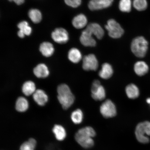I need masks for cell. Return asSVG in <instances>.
Returning a JSON list of instances; mask_svg holds the SVG:
<instances>
[{"instance_id":"6da1fadb","label":"cell","mask_w":150,"mask_h":150,"mask_svg":"<svg viewBox=\"0 0 150 150\" xmlns=\"http://www.w3.org/2000/svg\"><path fill=\"white\" fill-rule=\"evenodd\" d=\"M96 133L92 127H86L79 130L75 134V140L79 145L85 149H89L94 145L93 138Z\"/></svg>"},{"instance_id":"7a4b0ae2","label":"cell","mask_w":150,"mask_h":150,"mask_svg":"<svg viewBox=\"0 0 150 150\" xmlns=\"http://www.w3.org/2000/svg\"><path fill=\"white\" fill-rule=\"evenodd\" d=\"M57 98L64 109H67L74 103L75 98L70 88L66 84H62L58 86Z\"/></svg>"},{"instance_id":"3957f363","label":"cell","mask_w":150,"mask_h":150,"mask_svg":"<svg viewBox=\"0 0 150 150\" xmlns=\"http://www.w3.org/2000/svg\"><path fill=\"white\" fill-rule=\"evenodd\" d=\"M149 45V42L145 37L138 36L133 39L131 42V51L136 57L143 58L147 53Z\"/></svg>"},{"instance_id":"277c9868","label":"cell","mask_w":150,"mask_h":150,"mask_svg":"<svg viewBox=\"0 0 150 150\" xmlns=\"http://www.w3.org/2000/svg\"><path fill=\"white\" fill-rule=\"evenodd\" d=\"M135 134L137 140L140 143L147 144L149 142L148 136H150V122L146 121L137 125Z\"/></svg>"},{"instance_id":"5b68a950","label":"cell","mask_w":150,"mask_h":150,"mask_svg":"<svg viewBox=\"0 0 150 150\" xmlns=\"http://www.w3.org/2000/svg\"><path fill=\"white\" fill-rule=\"evenodd\" d=\"M105 28L108 31L109 35L112 38H119L124 33V31L120 25L112 19L108 21Z\"/></svg>"},{"instance_id":"8992f818","label":"cell","mask_w":150,"mask_h":150,"mask_svg":"<svg viewBox=\"0 0 150 150\" xmlns=\"http://www.w3.org/2000/svg\"><path fill=\"white\" fill-rule=\"evenodd\" d=\"M100 112L103 117L112 118L117 114V109L114 103L111 100L108 99L103 103L100 107Z\"/></svg>"},{"instance_id":"52a82bcc","label":"cell","mask_w":150,"mask_h":150,"mask_svg":"<svg viewBox=\"0 0 150 150\" xmlns=\"http://www.w3.org/2000/svg\"><path fill=\"white\" fill-rule=\"evenodd\" d=\"M91 92L92 97L95 100H102L105 98V91L99 80H96L93 82Z\"/></svg>"},{"instance_id":"ba28073f","label":"cell","mask_w":150,"mask_h":150,"mask_svg":"<svg viewBox=\"0 0 150 150\" xmlns=\"http://www.w3.org/2000/svg\"><path fill=\"white\" fill-rule=\"evenodd\" d=\"M98 67V61L93 54L85 56L83 58L82 67L86 71H96Z\"/></svg>"},{"instance_id":"9c48e42d","label":"cell","mask_w":150,"mask_h":150,"mask_svg":"<svg viewBox=\"0 0 150 150\" xmlns=\"http://www.w3.org/2000/svg\"><path fill=\"white\" fill-rule=\"evenodd\" d=\"M52 37L55 42L60 44H65L69 39L68 33L63 28L55 29L52 33Z\"/></svg>"},{"instance_id":"30bf717a","label":"cell","mask_w":150,"mask_h":150,"mask_svg":"<svg viewBox=\"0 0 150 150\" xmlns=\"http://www.w3.org/2000/svg\"><path fill=\"white\" fill-rule=\"evenodd\" d=\"M113 1V0H91L88 6L91 11L98 10L109 7Z\"/></svg>"},{"instance_id":"8fae6325","label":"cell","mask_w":150,"mask_h":150,"mask_svg":"<svg viewBox=\"0 0 150 150\" xmlns=\"http://www.w3.org/2000/svg\"><path fill=\"white\" fill-rule=\"evenodd\" d=\"M92 35L85 29L82 32L80 37V41L83 46L86 47H94L96 45V41Z\"/></svg>"},{"instance_id":"7c38bea8","label":"cell","mask_w":150,"mask_h":150,"mask_svg":"<svg viewBox=\"0 0 150 150\" xmlns=\"http://www.w3.org/2000/svg\"><path fill=\"white\" fill-rule=\"evenodd\" d=\"M86 30L92 35H95L97 39H102L104 35V30L100 25L97 23H91L88 25Z\"/></svg>"},{"instance_id":"4fadbf2b","label":"cell","mask_w":150,"mask_h":150,"mask_svg":"<svg viewBox=\"0 0 150 150\" xmlns=\"http://www.w3.org/2000/svg\"><path fill=\"white\" fill-rule=\"evenodd\" d=\"M52 132L53 133L55 139L58 141H63L66 138L67 133L66 131L62 125H55L52 129Z\"/></svg>"},{"instance_id":"5bb4252c","label":"cell","mask_w":150,"mask_h":150,"mask_svg":"<svg viewBox=\"0 0 150 150\" xmlns=\"http://www.w3.org/2000/svg\"><path fill=\"white\" fill-rule=\"evenodd\" d=\"M34 100L40 106H44L47 102L48 97L44 91L42 89H37L33 93Z\"/></svg>"},{"instance_id":"9a60e30c","label":"cell","mask_w":150,"mask_h":150,"mask_svg":"<svg viewBox=\"0 0 150 150\" xmlns=\"http://www.w3.org/2000/svg\"><path fill=\"white\" fill-rule=\"evenodd\" d=\"M149 69V66L143 61L137 62L134 65V72L138 76H142L147 74Z\"/></svg>"},{"instance_id":"2e32d148","label":"cell","mask_w":150,"mask_h":150,"mask_svg":"<svg viewBox=\"0 0 150 150\" xmlns=\"http://www.w3.org/2000/svg\"><path fill=\"white\" fill-rule=\"evenodd\" d=\"M34 74L37 77L45 78L49 74V71L47 66L44 64L41 63L38 65L33 69Z\"/></svg>"},{"instance_id":"e0dca14e","label":"cell","mask_w":150,"mask_h":150,"mask_svg":"<svg viewBox=\"0 0 150 150\" xmlns=\"http://www.w3.org/2000/svg\"><path fill=\"white\" fill-rule=\"evenodd\" d=\"M113 73L112 66L110 64L105 63L102 65V69L99 71V76L103 79H107L111 77Z\"/></svg>"},{"instance_id":"ac0fdd59","label":"cell","mask_w":150,"mask_h":150,"mask_svg":"<svg viewBox=\"0 0 150 150\" xmlns=\"http://www.w3.org/2000/svg\"><path fill=\"white\" fill-rule=\"evenodd\" d=\"M87 22V19L85 15L81 14L75 17L72 20V23L74 28L80 29L85 27Z\"/></svg>"},{"instance_id":"d6986e66","label":"cell","mask_w":150,"mask_h":150,"mask_svg":"<svg viewBox=\"0 0 150 150\" xmlns=\"http://www.w3.org/2000/svg\"><path fill=\"white\" fill-rule=\"evenodd\" d=\"M39 50L42 55L46 57L51 56L54 51L53 46L51 43L48 42L42 43L40 45Z\"/></svg>"},{"instance_id":"ffe728a7","label":"cell","mask_w":150,"mask_h":150,"mask_svg":"<svg viewBox=\"0 0 150 150\" xmlns=\"http://www.w3.org/2000/svg\"><path fill=\"white\" fill-rule=\"evenodd\" d=\"M126 94L129 98L131 99H136L139 96V89L134 84H130L127 86L125 88Z\"/></svg>"},{"instance_id":"44dd1931","label":"cell","mask_w":150,"mask_h":150,"mask_svg":"<svg viewBox=\"0 0 150 150\" xmlns=\"http://www.w3.org/2000/svg\"><path fill=\"white\" fill-rule=\"evenodd\" d=\"M37 144L36 139L33 137L30 138L22 143L18 150H35Z\"/></svg>"},{"instance_id":"7402d4cb","label":"cell","mask_w":150,"mask_h":150,"mask_svg":"<svg viewBox=\"0 0 150 150\" xmlns=\"http://www.w3.org/2000/svg\"><path fill=\"white\" fill-rule=\"evenodd\" d=\"M70 61L74 63L79 62L82 59V55L80 50L76 48H72L69 50L68 55Z\"/></svg>"},{"instance_id":"603a6c76","label":"cell","mask_w":150,"mask_h":150,"mask_svg":"<svg viewBox=\"0 0 150 150\" xmlns=\"http://www.w3.org/2000/svg\"><path fill=\"white\" fill-rule=\"evenodd\" d=\"M36 90L35 83L31 81H29L24 82L22 86V92L27 96L33 95Z\"/></svg>"},{"instance_id":"cb8c5ba5","label":"cell","mask_w":150,"mask_h":150,"mask_svg":"<svg viewBox=\"0 0 150 150\" xmlns=\"http://www.w3.org/2000/svg\"><path fill=\"white\" fill-rule=\"evenodd\" d=\"M29 107L27 99L23 97H19L16 104V110L19 112H24L27 110Z\"/></svg>"},{"instance_id":"d4e9b609","label":"cell","mask_w":150,"mask_h":150,"mask_svg":"<svg viewBox=\"0 0 150 150\" xmlns=\"http://www.w3.org/2000/svg\"><path fill=\"white\" fill-rule=\"evenodd\" d=\"M28 16L33 23H39L42 19V14L38 9H30L28 13Z\"/></svg>"},{"instance_id":"484cf974","label":"cell","mask_w":150,"mask_h":150,"mask_svg":"<svg viewBox=\"0 0 150 150\" xmlns=\"http://www.w3.org/2000/svg\"><path fill=\"white\" fill-rule=\"evenodd\" d=\"M83 112L80 109H77L71 114V119L75 124H80L83 121Z\"/></svg>"},{"instance_id":"4316f807","label":"cell","mask_w":150,"mask_h":150,"mask_svg":"<svg viewBox=\"0 0 150 150\" xmlns=\"http://www.w3.org/2000/svg\"><path fill=\"white\" fill-rule=\"evenodd\" d=\"M132 5L131 0H120L119 2V8L122 12L128 13L131 11Z\"/></svg>"},{"instance_id":"83f0119b","label":"cell","mask_w":150,"mask_h":150,"mask_svg":"<svg viewBox=\"0 0 150 150\" xmlns=\"http://www.w3.org/2000/svg\"><path fill=\"white\" fill-rule=\"evenodd\" d=\"M133 5L136 10L142 11L147 8L148 3L147 0H134Z\"/></svg>"},{"instance_id":"f1b7e54d","label":"cell","mask_w":150,"mask_h":150,"mask_svg":"<svg viewBox=\"0 0 150 150\" xmlns=\"http://www.w3.org/2000/svg\"><path fill=\"white\" fill-rule=\"evenodd\" d=\"M18 27L19 30L23 32L26 35H29L32 32V29L29 25L28 22L23 21L20 22L18 25Z\"/></svg>"},{"instance_id":"f546056e","label":"cell","mask_w":150,"mask_h":150,"mask_svg":"<svg viewBox=\"0 0 150 150\" xmlns=\"http://www.w3.org/2000/svg\"><path fill=\"white\" fill-rule=\"evenodd\" d=\"M66 4L69 6L76 8L81 4V0H64Z\"/></svg>"},{"instance_id":"4dcf8cb0","label":"cell","mask_w":150,"mask_h":150,"mask_svg":"<svg viewBox=\"0 0 150 150\" xmlns=\"http://www.w3.org/2000/svg\"><path fill=\"white\" fill-rule=\"evenodd\" d=\"M10 1H14L16 4L18 5H20L23 3L24 0H8Z\"/></svg>"},{"instance_id":"1f68e13d","label":"cell","mask_w":150,"mask_h":150,"mask_svg":"<svg viewBox=\"0 0 150 150\" xmlns=\"http://www.w3.org/2000/svg\"><path fill=\"white\" fill-rule=\"evenodd\" d=\"M18 36L21 38H23L25 35L23 32L20 30L18 32Z\"/></svg>"},{"instance_id":"d6a6232c","label":"cell","mask_w":150,"mask_h":150,"mask_svg":"<svg viewBox=\"0 0 150 150\" xmlns=\"http://www.w3.org/2000/svg\"><path fill=\"white\" fill-rule=\"evenodd\" d=\"M146 102L150 104V98H148L146 99Z\"/></svg>"}]
</instances>
